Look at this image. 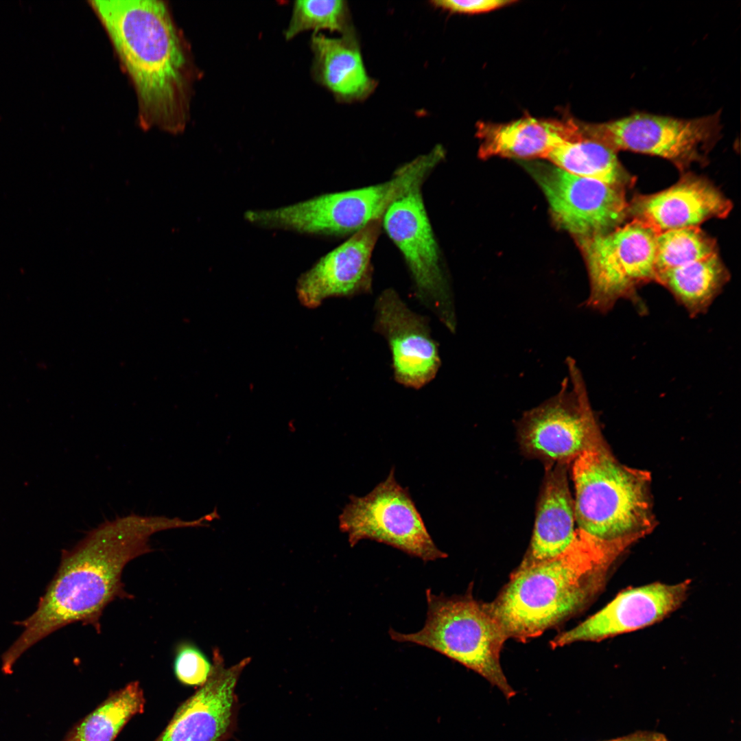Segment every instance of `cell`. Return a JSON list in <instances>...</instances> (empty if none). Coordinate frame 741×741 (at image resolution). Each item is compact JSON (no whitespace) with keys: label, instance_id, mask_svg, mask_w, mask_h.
<instances>
[{"label":"cell","instance_id":"83f0119b","mask_svg":"<svg viewBox=\"0 0 741 741\" xmlns=\"http://www.w3.org/2000/svg\"><path fill=\"white\" fill-rule=\"evenodd\" d=\"M604 741H669L667 736L659 731L639 730L629 734Z\"/></svg>","mask_w":741,"mask_h":741},{"label":"cell","instance_id":"52a82bcc","mask_svg":"<svg viewBox=\"0 0 741 741\" xmlns=\"http://www.w3.org/2000/svg\"><path fill=\"white\" fill-rule=\"evenodd\" d=\"M392 467L386 478L364 496H349L339 515V528L351 547L370 539L399 549L424 561L447 554L434 543L408 488L395 478Z\"/></svg>","mask_w":741,"mask_h":741},{"label":"cell","instance_id":"4316f807","mask_svg":"<svg viewBox=\"0 0 741 741\" xmlns=\"http://www.w3.org/2000/svg\"><path fill=\"white\" fill-rule=\"evenodd\" d=\"M516 2L512 0H437L433 1L432 3L451 12L473 14L495 10Z\"/></svg>","mask_w":741,"mask_h":741},{"label":"cell","instance_id":"7a4b0ae2","mask_svg":"<svg viewBox=\"0 0 741 741\" xmlns=\"http://www.w3.org/2000/svg\"><path fill=\"white\" fill-rule=\"evenodd\" d=\"M89 3L131 79L141 126L183 132L196 71L167 5L158 0Z\"/></svg>","mask_w":741,"mask_h":741},{"label":"cell","instance_id":"2e32d148","mask_svg":"<svg viewBox=\"0 0 741 741\" xmlns=\"http://www.w3.org/2000/svg\"><path fill=\"white\" fill-rule=\"evenodd\" d=\"M380 222L374 221L355 233L301 276L296 292L303 305L314 308L330 297H352L371 291L370 259Z\"/></svg>","mask_w":741,"mask_h":741},{"label":"cell","instance_id":"44dd1931","mask_svg":"<svg viewBox=\"0 0 741 741\" xmlns=\"http://www.w3.org/2000/svg\"><path fill=\"white\" fill-rule=\"evenodd\" d=\"M729 279L718 253L657 273L655 281L666 287L690 316L706 312Z\"/></svg>","mask_w":741,"mask_h":741},{"label":"cell","instance_id":"7402d4cb","mask_svg":"<svg viewBox=\"0 0 741 741\" xmlns=\"http://www.w3.org/2000/svg\"><path fill=\"white\" fill-rule=\"evenodd\" d=\"M545 158L570 174L615 187L623 188L631 180L616 151L585 135L582 130L580 136L557 145Z\"/></svg>","mask_w":741,"mask_h":741},{"label":"cell","instance_id":"9a60e30c","mask_svg":"<svg viewBox=\"0 0 741 741\" xmlns=\"http://www.w3.org/2000/svg\"><path fill=\"white\" fill-rule=\"evenodd\" d=\"M689 585L688 581L674 585L654 583L626 589L584 622L556 635L551 646L598 642L654 624L681 606Z\"/></svg>","mask_w":741,"mask_h":741},{"label":"cell","instance_id":"ffe728a7","mask_svg":"<svg viewBox=\"0 0 741 741\" xmlns=\"http://www.w3.org/2000/svg\"><path fill=\"white\" fill-rule=\"evenodd\" d=\"M310 47L312 77L337 99L360 100L373 91L375 82L367 74L360 49L350 32L340 38L314 34Z\"/></svg>","mask_w":741,"mask_h":741},{"label":"cell","instance_id":"d6986e66","mask_svg":"<svg viewBox=\"0 0 741 741\" xmlns=\"http://www.w3.org/2000/svg\"><path fill=\"white\" fill-rule=\"evenodd\" d=\"M480 155L545 158L557 145L581 134L580 122L526 116L505 124L480 123Z\"/></svg>","mask_w":741,"mask_h":741},{"label":"cell","instance_id":"5b68a950","mask_svg":"<svg viewBox=\"0 0 741 741\" xmlns=\"http://www.w3.org/2000/svg\"><path fill=\"white\" fill-rule=\"evenodd\" d=\"M444 154L443 148L437 145L400 167L387 182L323 194L277 209L248 211L245 217L256 225L301 233H355L370 223L381 220L395 200L419 189Z\"/></svg>","mask_w":741,"mask_h":741},{"label":"cell","instance_id":"484cf974","mask_svg":"<svg viewBox=\"0 0 741 741\" xmlns=\"http://www.w3.org/2000/svg\"><path fill=\"white\" fill-rule=\"evenodd\" d=\"M212 668L204 654L191 643L179 644L176 650L174 670L177 679L190 686H200L207 680Z\"/></svg>","mask_w":741,"mask_h":741},{"label":"cell","instance_id":"d4e9b609","mask_svg":"<svg viewBox=\"0 0 741 741\" xmlns=\"http://www.w3.org/2000/svg\"><path fill=\"white\" fill-rule=\"evenodd\" d=\"M347 5L342 0H300L294 2L289 23L283 34L291 40L307 31L349 32Z\"/></svg>","mask_w":741,"mask_h":741},{"label":"cell","instance_id":"4fadbf2b","mask_svg":"<svg viewBox=\"0 0 741 741\" xmlns=\"http://www.w3.org/2000/svg\"><path fill=\"white\" fill-rule=\"evenodd\" d=\"M374 311L373 329L388 343L395 381L419 389L433 380L441 360L428 320L410 309L391 288L378 296Z\"/></svg>","mask_w":741,"mask_h":741},{"label":"cell","instance_id":"5bb4252c","mask_svg":"<svg viewBox=\"0 0 741 741\" xmlns=\"http://www.w3.org/2000/svg\"><path fill=\"white\" fill-rule=\"evenodd\" d=\"M250 661L244 658L226 667L219 650L213 652L206 682L176 710L154 741H226L236 725L238 701L235 689Z\"/></svg>","mask_w":741,"mask_h":741},{"label":"cell","instance_id":"277c9868","mask_svg":"<svg viewBox=\"0 0 741 741\" xmlns=\"http://www.w3.org/2000/svg\"><path fill=\"white\" fill-rule=\"evenodd\" d=\"M577 530L619 556L656 525L649 472L620 462L598 431L572 462Z\"/></svg>","mask_w":741,"mask_h":741},{"label":"cell","instance_id":"ac0fdd59","mask_svg":"<svg viewBox=\"0 0 741 741\" xmlns=\"http://www.w3.org/2000/svg\"><path fill=\"white\" fill-rule=\"evenodd\" d=\"M570 464L545 465L530 546L521 567L558 556L576 537L574 499L567 478Z\"/></svg>","mask_w":741,"mask_h":741},{"label":"cell","instance_id":"603a6c76","mask_svg":"<svg viewBox=\"0 0 741 741\" xmlns=\"http://www.w3.org/2000/svg\"><path fill=\"white\" fill-rule=\"evenodd\" d=\"M145 698L138 681L110 694L82 720L66 741H113L127 722L143 711Z\"/></svg>","mask_w":741,"mask_h":741},{"label":"cell","instance_id":"f1b7e54d","mask_svg":"<svg viewBox=\"0 0 741 741\" xmlns=\"http://www.w3.org/2000/svg\"><path fill=\"white\" fill-rule=\"evenodd\" d=\"M216 510V511H217V509H215V510ZM217 514H218V513H217ZM218 516H219V517H218V519H220V515H219V514H218Z\"/></svg>","mask_w":741,"mask_h":741},{"label":"cell","instance_id":"3957f363","mask_svg":"<svg viewBox=\"0 0 741 741\" xmlns=\"http://www.w3.org/2000/svg\"><path fill=\"white\" fill-rule=\"evenodd\" d=\"M617 557L577 530L561 554L519 566L489 609L507 638L525 642L587 607Z\"/></svg>","mask_w":741,"mask_h":741},{"label":"cell","instance_id":"7c38bea8","mask_svg":"<svg viewBox=\"0 0 741 741\" xmlns=\"http://www.w3.org/2000/svg\"><path fill=\"white\" fill-rule=\"evenodd\" d=\"M536 176L556 220L582 238L621 226L628 213L623 188L557 167L545 169Z\"/></svg>","mask_w":741,"mask_h":741},{"label":"cell","instance_id":"6da1fadb","mask_svg":"<svg viewBox=\"0 0 741 741\" xmlns=\"http://www.w3.org/2000/svg\"><path fill=\"white\" fill-rule=\"evenodd\" d=\"M178 517L134 514L107 521L88 532L72 549L63 550L58 569L35 611L16 622L23 632L2 656L10 672L17 659L53 632L74 622L100 631L104 610L117 598H129L121 575L132 560L151 552L153 534L187 528Z\"/></svg>","mask_w":741,"mask_h":741},{"label":"cell","instance_id":"8992f818","mask_svg":"<svg viewBox=\"0 0 741 741\" xmlns=\"http://www.w3.org/2000/svg\"><path fill=\"white\" fill-rule=\"evenodd\" d=\"M427 604L424 626L412 633L390 628V638L432 649L459 662L497 687L506 699L516 692L508 684L500 663V652L508 639L488 604L468 592L447 597L425 591Z\"/></svg>","mask_w":741,"mask_h":741},{"label":"cell","instance_id":"e0dca14e","mask_svg":"<svg viewBox=\"0 0 741 741\" xmlns=\"http://www.w3.org/2000/svg\"><path fill=\"white\" fill-rule=\"evenodd\" d=\"M731 208V201L711 183L690 175L663 191L637 197L628 213L659 234L724 218Z\"/></svg>","mask_w":741,"mask_h":741},{"label":"cell","instance_id":"8fae6325","mask_svg":"<svg viewBox=\"0 0 741 741\" xmlns=\"http://www.w3.org/2000/svg\"><path fill=\"white\" fill-rule=\"evenodd\" d=\"M384 225L404 257L414 296L454 333L457 325L454 304L420 188L389 207L384 215Z\"/></svg>","mask_w":741,"mask_h":741},{"label":"cell","instance_id":"cb8c5ba5","mask_svg":"<svg viewBox=\"0 0 741 741\" xmlns=\"http://www.w3.org/2000/svg\"><path fill=\"white\" fill-rule=\"evenodd\" d=\"M716 253V242L698 226L660 233L657 236L655 276Z\"/></svg>","mask_w":741,"mask_h":741},{"label":"cell","instance_id":"30bf717a","mask_svg":"<svg viewBox=\"0 0 741 741\" xmlns=\"http://www.w3.org/2000/svg\"><path fill=\"white\" fill-rule=\"evenodd\" d=\"M566 364L568 375L559 392L525 412L518 423L521 449L545 465L571 464L600 430L580 370L571 357Z\"/></svg>","mask_w":741,"mask_h":741},{"label":"cell","instance_id":"9c48e42d","mask_svg":"<svg viewBox=\"0 0 741 741\" xmlns=\"http://www.w3.org/2000/svg\"><path fill=\"white\" fill-rule=\"evenodd\" d=\"M657 235L634 219L581 239L591 282L588 307L605 313L619 299L633 298L638 286L655 281Z\"/></svg>","mask_w":741,"mask_h":741},{"label":"cell","instance_id":"ba28073f","mask_svg":"<svg viewBox=\"0 0 741 741\" xmlns=\"http://www.w3.org/2000/svg\"><path fill=\"white\" fill-rule=\"evenodd\" d=\"M587 136L615 151L657 156L683 169L703 161L719 139L720 112L694 119L635 113L599 124L581 123Z\"/></svg>","mask_w":741,"mask_h":741}]
</instances>
